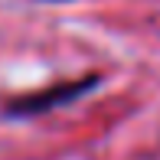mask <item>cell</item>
<instances>
[{"mask_svg":"<svg viewBox=\"0 0 160 160\" xmlns=\"http://www.w3.org/2000/svg\"><path fill=\"white\" fill-rule=\"evenodd\" d=\"M98 82H101L98 75H85V78H75V82H62V85H52V88L33 92V95L10 98V101H3V111L0 114H3V118H36V114L56 111V108L69 105V101L88 95Z\"/></svg>","mask_w":160,"mask_h":160,"instance_id":"6da1fadb","label":"cell"},{"mask_svg":"<svg viewBox=\"0 0 160 160\" xmlns=\"http://www.w3.org/2000/svg\"><path fill=\"white\" fill-rule=\"evenodd\" d=\"M46 3H69V0H46Z\"/></svg>","mask_w":160,"mask_h":160,"instance_id":"7a4b0ae2","label":"cell"}]
</instances>
